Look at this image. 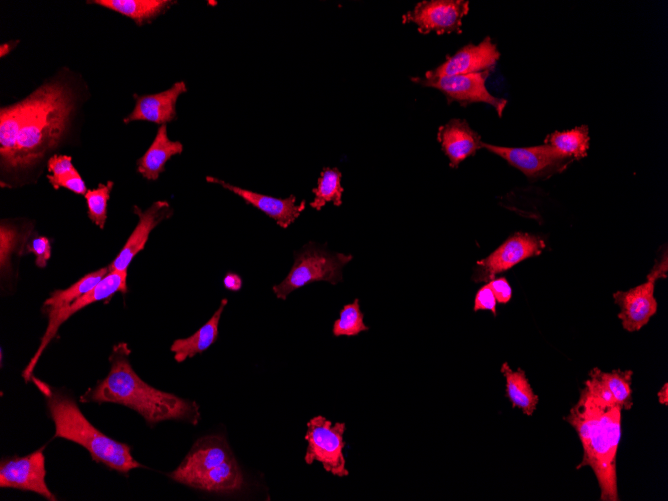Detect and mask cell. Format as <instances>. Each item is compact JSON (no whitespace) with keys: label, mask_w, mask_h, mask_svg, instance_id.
Listing matches in <instances>:
<instances>
[{"label":"cell","mask_w":668,"mask_h":501,"mask_svg":"<svg viewBox=\"0 0 668 501\" xmlns=\"http://www.w3.org/2000/svg\"><path fill=\"white\" fill-rule=\"evenodd\" d=\"M47 167L48 171L51 173L50 175L54 177L61 176L76 169L72 163L71 156L68 155H54L50 157Z\"/></svg>","instance_id":"obj_35"},{"label":"cell","mask_w":668,"mask_h":501,"mask_svg":"<svg viewBox=\"0 0 668 501\" xmlns=\"http://www.w3.org/2000/svg\"><path fill=\"white\" fill-rule=\"evenodd\" d=\"M183 152V144L168 137L167 124L160 125L156 136L144 155L137 161V171L145 179L155 181L165 171V164L174 155Z\"/></svg>","instance_id":"obj_20"},{"label":"cell","mask_w":668,"mask_h":501,"mask_svg":"<svg viewBox=\"0 0 668 501\" xmlns=\"http://www.w3.org/2000/svg\"><path fill=\"white\" fill-rule=\"evenodd\" d=\"M29 232L18 230L13 225L1 224L0 228V265L2 273L8 272L10 260L13 253L20 250L25 244Z\"/></svg>","instance_id":"obj_31"},{"label":"cell","mask_w":668,"mask_h":501,"mask_svg":"<svg viewBox=\"0 0 668 501\" xmlns=\"http://www.w3.org/2000/svg\"><path fill=\"white\" fill-rule=\"evenodd\" d=\"M352 255L330 252L314 243L294 252V263L288 275L272 287L278 299L285 300L293 291L313 282L325 281L336 285L343 280V267Z\"/></svg>","instance_id":"obj_5"},{"label":"cell","mask_w":668,"mask_h":501,"mask_svg":"<svg viewBox=\"0 0 668 501\" xmlns=\"http://www.w3.org/2000/svg\"><path fill=\"white\" fill-rule=\"evenodd\" d=\"M47 178L54 189L62 187L80 195H85L87 192L86 185L76 169L57 177L48 174Z\"/></svg>","instance_id":"obj_32"},{"label":"cell","mask_w":668,"mask_h":501,"mask_svg":"<svg viewBox=\"0 0 668 501\" xmlns=\"http://www.w3.org/2000/svg\"><path fill=\"white\" fill-rule=\"evenodd\" d=\"M437 141L449 159V166L457 168L466 158L481 149V136L464 119L453 118L441 125Z\"/></svg>","instance_id":"obj_19"},{"label":"cell","mask_w":668,"mask_h":501,"mask_svg":"<svg viewBox=\"0 0 668 501\" xmlns=\"http://www.w3.org/2000/svg\"><path fill=\"white\" fill-rule=\"evenodd\" d=\"M108 272L109 267L100 268L86 274L66 289L52 291L44 302L45 310L58 309L72 303L96 287Z\"/></svg>","instance_id":"obj_27"},{"label":"cell","mask_w":668,"mask_h":501,"mask_svg":"<svg viewBox=\"0 0 668 501\" xmlns=\"http://www.w3.org/2000/svg\"><path fill=\"white\" fill-rule=\"evenodd\" d=\"M223 283L226 289L230 291H239L242 287L241 277L233 272H228L223 279Z\"/></svg>","instance_id":"obj_38"},{"label":"cell","mask_w":668,"mask_h":501,"mask_svg":"<svg viewBox=\"0 0 668 501\" xmlns=\"http://www.w3.org/2000/svg\"><path fill=\"white\" fill-rule=\"evenodd\" d=\"M497 300L488 284L483 285L476 293L474 311L489 310L496 316Z\"/></svg>","instance_id":"obj_34"},{"label":"cell","mask_w":668,"mask_h":501,"mask_svg":"<svg viewBox=\"0 0 668 501\" xmlns=\"http://www.w3.org/2000/svg\"><path fill=\"white\" fill-rule=\"evenodd\" d=\"M655 283V279L647 276L644 283L613 294L614 302L620 308L618 318L626 331H639L656 313Z\"/></svg>","instance_id":"obj_15"},{"label":"cell","mask_w":668,"mask_h":501,"mask_svg":"<svg viewBox=\"0 0 668 501\" xmlns=\"http://www.w3.org/2000/svg\"><path fill=\"white\" fill-rule=\"evenodd\" d=\"M122 14L142 25L165 12L174 1L169 0H94L88 1Z\"/></svg>","instance_id":"obj_24"},{"label":"cell","mask_w":668,"mask_h":501,"mask_svg":"<svg viewBox=\"0 0 668 501\" xmlns=\"http://www.w3.org/2000/svg\"><path fill=\"white\" fill-rule=\"evenodd\" d=\"M342 174L337 168L325 167L317 179V186L312 189L314 199L310 206L320 211L328 202L335 206L342 204L344 188L341 184Z\"/></svg>","instance_id":"obj_28"},{"label":"cell","mask_w":668,"mask_h":501,"mask_svg":"<svg viewBox=\"0 0 668 501\" xmlns=\"http://www.w3.org/2000/svg\"><path fill=\"white\" fill-rule=\"evenodd\" d=\"M632 370H612L604 372L599 368L589 371V376L596 379L603 388L611 395L614 402L622 409H631L632 402Z\"/></svg>","instance_id":"obj_26"},{"label":"cell","mask_w":668,"mask_h":501,"mask_svg":"<svg viewBox=\"0 0 668 501\" xmlns=\"http://www.w3.org/2000/svg\"><path fill=\"white\" fill-rule=\"evenodd\" d=\"M244 483L242 470L231 456L193 481L189 487L207 492L232 493L241 490Z\"/></svg>","instance_id":"obj_22"},{"label":"cell","mask_w":668,"mask_h":501,"mask_svg":"<svg viewBox=\"0 0 668 501\" xmlns=\"http://www.w3.org/2000/svg\"><path fill=\"white\" fill-rule=\"evenodd\" d=\"M26 249L35 255V263L38 267L43 268L47 265L51 256V245L47 237L38 236L33 238L26 244Z\"/></svg>","instance_id":"obj_33"},{"label":"cell","mask_w":668,"mask_h":501,"mask_svg":"<svg viewBox=\"0 0 668 501\" xmlns=\"http://www.w3.org/2000/svg\"><path fill=\"white\" fill-rule=\"evenodd\" d=\"M0 486L37 493L55 501L46 484L45 456L42 449L23 457L4 459L0 464Z\"/></svg>","instance_id":"obj_12"},{"label":"cell","mask_w":668,"mask_h":501,"mask_svg":"<svg viewBox=\"0 0 668 501\" xmlns=\"http://www.w3.org/2000/svg\"><path fill=\"white\" fill-rule=\"evenodd\" d=\"M31 379L46 399L55 426L54 438H63L83 446L93 460L120 473L143 467L134 459L127 444L108 437L92 425L71 397L53 390L39 379Z\"/></svg>","instance_id":"obj_4"},{"label":"cell","mask_w":668,"mask_h":501,"mask_svg":"<svg viewBox=\"0 0 668 501\" xmlns=\"http://www.w3.org/2000/svg\"><path fill=\"white\" fill-rule=\"evenodd\" d=\"M227 303V298L222 299L211 318L195 333L186 338L176 339L172 343L170 350L173 352L176 362H184L187 358H192L204 352L216 342L220 318Z\"/></svg>","instance_id":"obj_21"},{"label":"cell","mask_w":668,"mask_h":501,"mask_svg":"<svg viewBox=\"0 0 668 501\" xmlns=\"http://www.w3.org/2000/svg\"><path fill=\"white\" fill-rule=\"evenodd\" d=\"M74 107L71 90L62 82L43 84L9 106L18 136L14 168H30L58 145Z\"/></svg>","instance_id":"obj_2"},{"label":"cell","mask_w":668,"mask_h":501,"mask_svg":"<svg viewBox=\"0 0 668 501\" xmlns=\"http://www.w3.org/2000/svg\"><path fill=\"white\" fill-rule=\"evenodd\" d=\"M667 252H664L663 258L655 263L651 271L647 276L655 279L656 281L661 278L667 277Z\"/></svg>","instance_id":"obj_37"},{"label":"cell","mask_w":668,"mask_h":501,"mask_svg":"<svg viewBox=\"0 0 668 501\" xmlns=\"http://www.w3.org/2000/svg\"><path fill=\"white\" fill-rule=\"evenodd\" d=\"M659 403L667 406L668 404V384L665 382L657 393Z\"/></svg>","instance_id":"obj_39"},{"label":"cell","mask_w":668,"mask_h":501,"mask_svg":"<svg viewBox=\"0 0 668 501\" xmlns=\"http://www.w3.org/2000/svg\"><path fill=\"white\" fill-rule=\"evenodd\" d=\"M500 371L505 377L506 396L512 407L531 416L537 408L539 398L533 391L525 371L521 368L512 370L507 362L502 364Z\"/></svg>","instance_id":"obj_23"},{"label":"cell","mask_w":668,"mask_h":501,"mask_svg":"<svg viewBox=\"0 0 668 501\" xmlns=\"http://www.w3.org/2000/svg\"><path fill=\"white\" fill-rule=\"evenodd\" d=\"M368 330L369 327L364 323V314L360 309L359 299L356 298L340 310L339 318L333 323L332 333L336 337L356 336Z\"/></svg>","instance_id":"obj_29"},{"label":"cell","mask_w":668,"mask_h":501,"mask_svg":"<svg viewBox=\"0 0 668 501\" xmlns=\"http://www.w3.org/2000/svg\"><path fill=\"white\" fill-rule=\"evenodd\" d=\"M187 91L184 81L174 83L169 89L155 94L134 95L136 103L133 111L124 118L128 124L132 121H148L155 124H167L176 118V103L179 96Z\"/></svg>","instance_id":"obj_18"},{"label":"cell","mask_w":668,"mask_h":501,"mask_svg":"<svg viewBox=\"0 0 668 501\" xmlns=\"http://www.w3.org/2000/svg\"><path fill=\"white\" fill-rule=\"evenodd\" d=\"M12 43L13 42H8V43H3V44L0 45V56L1 57H4L5 55H7L14 48V44H12Z\"/></svg>","instance_id":"obj_40"},{"label":"cell","mask_w":668,"mask_h":501,"mask_svg":"<svg viewBox=\"0 0 668 501\" xmlns=\"http://www.w3.org/2000/svg\"><path fill=\"white\" fill-rule=\"evenodd\" d=\"M206 181L219 184L224 189L238 195L247 204H250L265 213L284 229L289 227L301 215L306 207V201L303 200L297 204L294 195H290L287 198H275L232 185L211 176H206Z\"/></svg>","instance_id":"obj_17"},{"label":"cell","mask_w":668,"mask_h":501,"mask_svg":"<svg viewBox=\"0 0 668 501\" xmlns=\"http://www.w3.org/2000/svg\"><path fill=\"white\" fill-rule=\"evenodd\" d=\"M590 137L587 125L577 126L570 130L555 131L546 136L544 144L551 146L563 158L570 161L579 160L587 155Z\"/></svg>","instance_id":"obj_25"},{"label":"cell","mask_w":668,"mask_h":501,"mask_svg":"<svg viewBox=\"0 0 668 501\" xmlns=\"http://www.w3.org/2000/svg\"><path fill=\"white\" fill-rule=\"evenodd\" d=\"M345 429L344 422L333 423L321 415L311 418L307 422L304 437L307 442L305 463L311 465L319 462L326 472L334 476H348L349 471L344 457Z\"/></svg>","instance_id":"obj_6"},{"label":"cell","mask_w":668,"mask_h":501,"mask_svg":"<svg viewBox=\"0 0 668 501\" xmlns=\"http://www.w3.org/2000/svg\"><path fill=\"white\" fill-rule=\"evenodd\" d=\"M134 212L138 215V224L126 240L120 253L109 265V271H127L132 259L144 249L151 231L173 214V210L167 201H156L144 211L138 206H134Z\"/></svg>","instance_id":"obj_16"},{"label":"cell","mask_w":668,"mask_h":501,"mask_svg":"<svg viewBox=\"0 0 668 501\" xmlns=\"http://www.w3.org/2000/svg\"><path fill=\"white\" fill-rule=\"evenodd\" d=\"M113 188V182L99 184L97 188L87 190L84 197L87 203L89 219L100 229H103L107 219V203Z\"/></svg>","instance_id":"obj_30"},{"label":"cell","mask_w":668,"mask_h":501,"mask_svg":"<svg viewBox=\"0 0 668 501\" xmlns=\"http://www.w3.org/2000/svg\"><path fill=\"white\" fill-rule=\"evenodd\" d=\"M481 148L501 157L531 180L560 172L572 162L563 158L547 144L530 147H504L482 141Z\"/></svg>","instance_id":"obj_11"},{"label":"cell","mask_w":668,"mask_h":501,"mask_svg":"<svg viewBox=\"0 0 668 501\" xmlns=\"http://www.w3.org/2000/svg\"><path fill=\"white\" fill-rule=\"evenodd\" d=\"M469 12V2L463 0H429L417 3L402 15V23H413L419 33L435 32L461 34L463 18Z\"/></svg>","instance_id":"obj_9"},{"label":"cell","mask_w":668,"mask_h":501,"mask_svg":"<svg viewBox=\"0 0 668 501\" xmlns=\"http://www.w3.org/2000/svg\"><path fill=\"white\" fill-rule=\"evenodd\" d=\"M129 353L126 343L115 345L109 356L108 375L86 391L80 401L124 405L139 413L150 425L167 420L196 425L200 420L199 405L144 382L132 368Z\"/></svg>","instance_id":"obj_1"},{"label":"cell","mask_w":668,"mask_h":501,"mask_svg":"<svg viewBox=\"0 0 668 501\" xmlns=\"http://www.w3.org/2000/svg\"><path fill=\"white\" fill-rule=\"evenodd\" d=\"M621 413L618 405L604 402L584 387L564 418L576 430L583 448L577 468L589 466L593 470L602 501L619 500L616 455L621 438Z\"/></svg>","instance_id":"obj_3"},{"label":"cell","mask_w":668,"mask_h":501,"mask_svg":"<svg viewBox=\"0 0 668 501\" xmlns=\"http://www.w3.org/2000/svg\"><path fill=\"white\" fill-rule=\"evenodd\" d=\"M487 284L491 288L497 303L505 304L511 300L512 288L506 278H494Z\"/></svg>","instance_id":"obj_36"},{"label":"cell","mask_w":668,"mask_h":501,"mask_svg":"<svg viewBox=\"0 0 668 501\" xmlns=\"http://www.w3.org/2000/svg\"><path fill=\"white\" fill-rule=\"evenodd\" d=\"M118 291L122 293L127 292V271H109L98 285L88 293L66 306L54 310H47L48 325L46 330L41 338L37 351L22 372L25 381H29L32 378L33 370L38 363L39 358L51 340L56 336L59 327L66 320L84 307L108 299Z\"/></svg>","instance_id":"obj_7"},{"label":"cell","mask_w":668,"mask_h":501,"mask_svg":"<svg viewBox=\"0 0 668 501\" xmlns=\"http://www.w3.org/2000/svg\"><path fill=\"white\" fill-rule=\"evenodd\" d=\"M499 58L497 45L487 36L478 44L469 43L455 54L446 56L443 63L424 75L441 77L492 70Z\"/></svg>","instance_id":"obj_14"},{"label":"cell","mask_w":668,"mask_h":501,"mask_svg":"<svg viewBox=\"0 0 668 501\" xmlns=\"http://www.w3.org/2000/svg\"><path fill=\"white\" fill-rule=\"evenodd\" d=\"M491 70L478 73L431 77H412L415 84L437 89L446 97L448 104L458 102L466 107L471 103H487L502 117L507 100L492 95L486 88V80Z\"/></svg>","instance_id":"obj_8"},{"label":"cell","mask_w":668,"mask_h":501,"mask_svg":"<svg viewBox=\"0 0 668 501\" xmlns=\"http://www.w3.org/2000/svg\"><path fill=\"white\" fill-rule=\"evenodd\" d=\"M231 456V449L224 437L204 436L194 443L179 466L168 475L174 481L190 486L193 481Z\"/></svg>","instance_id":"obj_13"},{"label":"cell","mask_w":668,"mask_h":501,"mask_svg":"<svg viewBox=\"0 0 668 501\" xmlns=\"http://www.w3.org/2000/svg\"><path fill=\"white\" fill-rule=\"evenodd\" d=\"M545 248L544 240L528 233L517 232L508 237L487 257L478 260L472 279L488 283L525 259L539 255Z\"/></svg>","instance_id":"obj_10"}]
</instances>
